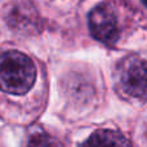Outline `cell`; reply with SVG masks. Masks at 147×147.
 I'll list each match as a JSON object with an SVG mask.
<instances>
[{"instance_id":"1","label":"cell","mask_w":147,"mask_h":147,"mask_svg":"<svg viewBox=\"0 0 147 147\" xmlns=\"http://www.w3.org/2000/svg\"><path fill=\"white\" fill-rule=\"evenodd\" d=\"M36 69L32 59L17 51L0 54V89L9 94H25L34 85Z\"/></svg>"},{"instance_id":"2","label":"cell","mask_w":147,"mask_h":147,"mask_svg":"<svg viewBox=\"0 0 147 147\" xmlns=\"http://www.w3.org/2000/svg\"><path fill=\"white\" fill-rule=\"evenodd\" d=\"M117 85L123 93L138 99L146 96V65L143 58L130 56L124 58L117 67Z\"/></svg>"},{"instance_id":"3","label":"cell","mask_w":147,"mask_h":147,"mask_svg":"<svg viewBox=\"0 0 147 147\" xmlns=\"http://www.w3.org/2000/svg\"><path fill=\"white\" fill-rule=\"evenodd\" d=\"M89 28L92 35L105 44H115L119 40V20L107 3L97 5L89 13Z\"/></svg>"},{"instance_id":"4","label":"cell","mask_w":147,"mask_h":147,"mask_svg":"<svg viewBox=\"0 0 147 147\" xmlns=\"http://www.w3.org/2000/svg\"><path fill=\"white\" fill-rule=\"evenodd\" d=\"M8 22L12 27L22 31H30L36 28L39 17L35 8L27 1H18L8 12Z\"/></svg>"},{"instance_id":"5","label":"cell","mask_w":147,"mask_h":147,"mask_svg":"<svg viewBox=\"0 0 147 147\" xmlns=\"http://www.w3.org/2000/svg\"><path fill=\"white\" fill-rule=\"evenodd\" d=\"M81 147H132L124 134L111 129H99L90 136Z\"/></svg>"},{"instance_id":"6","label":"cell","mask_w":147,"mask_h":147,"mask_svg":"<svg viewBox=\"0 0 147 147\" xmlns=\"http://www.w3.org/2000/svg\"><path fill=\"white\" fill-rule=\"evenodd\" d=\"M28 147H63L57 138L44 132L35 133L28 141Z\"/></svg>"}]
</instances>
